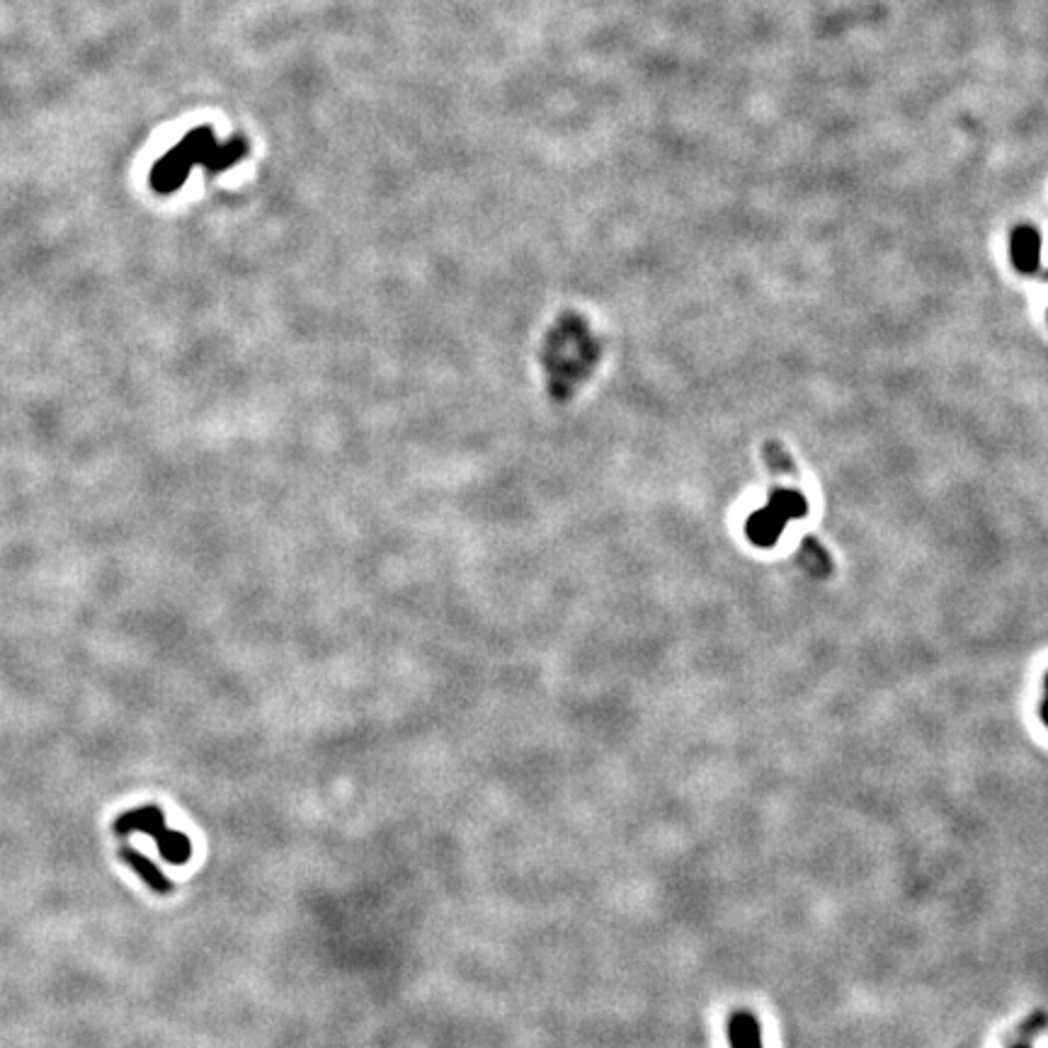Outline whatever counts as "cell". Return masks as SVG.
Listing matches in <instances>:
<instances>
[{
    "label": "cell",
    "mask_w": 1048,
    "mask_h": 1048,
    "mask_svg": "<svg viewBox=\"0 0 1048 1048\" xmlns=\"http://www.w3.org/2000/svg\"><path fill=\"white\" fill-rule=\"evenodd\" d=\"M117 837H127L134 833H146L158 845V852L165 862L170 864H187L192 857V842L185 833L165 828V813L158 806H139L124 811L115 823H112Z\"/></svg>",
    "instance_id": "obj_1"
},
{
    "label": "cell",
    "mask_w": 1048,
    "mask_h": 1048,
    "mask_svg": "<svg viewBox=\"0 0 1048 1048\" xmlns=\"http://www.w3.org/2000/svg\"><path fill=\"white\" fill-rule=\"evenodd\" d=\"M1012 265L1022 275H1034L1041 265V236L1032 226H1017L1010 236Z\"/></svg>",
    "instance_id": "obj_2"
},
{
    "label": "cell",
    "mask_w": 1048,
    "mask_h": 1048,
    "mask_svg": "<svg viewBox=\"0 0 1048 1048\" xmlns=\"http://www.w3.org/2000/svg\"><path fill=\"white\" fill-rule=\"evenodd\" d=\"M784 527H786V522L782 520V517L765 505V508L755 510L753 515L748 517V522H745V534H748V539L753 541L755 546H760V549H770V546L777 544L779 537L784 534Z\"/></svg>",
    "instance_id": "obj_3"
},
{
    "label": "cell",
    "mask_w": 1048,
    "mask_h": 1048,
    "mask_svg": "<svg viewBox=\"0 0 1048 1048\" xmlns=\"http://www.w3.org/2000/svg\"><path fill=\"white\" fill-rule=\"evenodd\" d=\"M119 857H122L124 862H127L129 867L136 871V876H139V879L144 881V884L151 888V891L161 893V896H165V893H170V891H175V884L168 879V876L163 874L161 869L156 867V862H151V859L144 857V854L136 852L134 847L124 845L122 850H119Z\"/></svg>",
    "instance_id": "obj_4"
},
{
    "label": "cell",
    "mask_w": 1048,
    "mask_h": 1048,
    "mask_svg": "<svg viewBox=\"0 0 1048 1048\" xmlns=\"http://www.w3.org/2000/svg\"><path fill=\"white\" fill-rule=\"evenodd\" d=\"M728 1044L731 1048H765L760 1022L750 1012H736L728 1022Z\"/></svg>",
    "instance_id": "obj_5"
},
{
    "label": "cell",
    "mask_w": 1048,
    "mask_h": 1048,
    "mask_svg": "<svg viewBox=\"0 0 1048 1048\" xmlns=\"http://www.w3.org/2000/svg\"><path fill=\"white\" fill-rule=\"evenodd\" d=\"M767 508H772L774 512H777L784 522H791V520H801V517L808 515V500H806V495L799 491L777 488V491L770 493Z\"/></svg>",
    "instance_id": "obj_6"
},
{
    "label": "cell",
    "mask_w": 1048,
    "mask_h": 1048,
    "mask_svg": "<svg viewBox=\"0 0 1048 1048\" xmlns=\"http://www.w3.org/2000/svg\"><path fill=\"white\" fill-rule=\"evenodd\" d=\"M803 556H811L808 558V561H811L808 566H811L813 573H818V575L830 573V558L816 539H811V537L803 539Z\"/></svg>",
    "instance_id": "obj_7"
},
{
    "label": "cell",
    "mask_w": 1048,
    "mask_h": 1048,
    "mask_svg": "<svg viewBox=\"0 0 1048 1048\" xmlns=\"http://www.w3.org/2000/svg\"><path fill=\"white\" fill-rule=\"evenodd\" d=\"M765 457H767V464H770L774 471H784V474H796L794 464H791V459L786 457L782 444H774V442L767 444Z\"/></svg>",
    "instance_id": "obj_8"
},
{
    "label": "cell",
    "mask_w": 1048,
    "mask_h": 1048,
    "mask_svg": "<svg viewBox=\"0 0 1048 1048\" xmlns=\"http://www.w3.org/2000/svg\"><path fill=\"white\" fill-rule=\"evenodd\" d=\"M1041 719H1044V723L1048 726V697L1044 699V704H1041Z\"/></svg>",
    "instance_id": "obj_9"
},
{
    "label": "cell",
    "mask_w": 1048,
    "mask_h": 1048,
    "mask_svg": "<svg viewBox=\"0 0 1048 1048\" xmlns=\"http://www.w3.org/2000/svg\"><path fill=\"white\" fill-rule=\"evenodd\" d=\"M1044 687H1046V697H1048V675H1046V680H1044Z\"/></svg>",
    "instance_id": "obj_10"
},
{
    "label": "cell",
    "mask_w": 1048,
    "mask_h": 1048,
    "mask_svg": "<svg viewBox=\"0 0 1048 1048\" xmlns=\"http://www.w3.org/2000/svg\"><path fill=\"white\" fill-rule=\"evenodd\" d=\"M1015 1048H1029V1046H1015Z\"/></svg>",
    "instance_id": "obj_11"
}]
</instances>
